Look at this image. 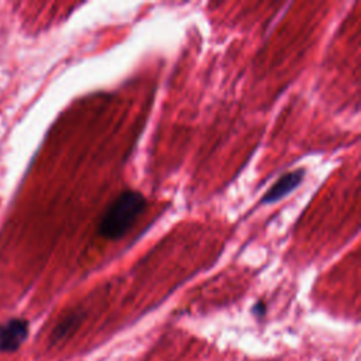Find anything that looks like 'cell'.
I'll return each mask as SVG.
<instances>
[{
	"label": "cell",
	"mask_w": 361,
	"mask_h": 361,
	"mask_svg": "<svg viewBox=\"0 0 361 361\" xmlns=\"http://www.w3.org/2000/svg\"><path fill=\"white\" fill-rule=\"evenodd\" d=\"M28 336V322L13 317L0 323V350L4 353L16 351Z\"/></svg>",
	"instance_id": "cell-2"
},
{
	"label": "cell",
	"mask_w": 361,
	"mask_h": 361,
	"mask_svg": "<svg viewBox=\"0 0 361 361\" xmlns=\"http://www.w3.org/2000/svg\"><path fill=\"white\" fill-rule=\"evenodd\" d=\"M147 207L145 196L138 190H123L106 209L97 233L111 241L123 238Z\"/></svg>",
	"instance_id": "cell-1"
},
{
	"label": "cell",
	"mask_w": 361,
	"mask_h": 361,
	"mask_svg": "<svg viewBox=\"0 0 361 361\" xmlns=\"http://www.w3.org/2000/svg\"><path fill=\"white\" fill-rule=\"evenodd\" d=\"M78 322H79V314H76V313L69 314L68 317H65V319L55 327V330H54V333H52V338H54V340H61V338H63V337L78 324Z\"/></svg>",
	"instance_id": "cell-4"
},
{
	"label": "cell",
	"mask_w": 361,
	"mask_h": 361,
	"mask_svg": "<svg viewBox=\"0 0 361 361\" xmlns=\"http://www.w3.org/2000/svg\"><path fill=\"white\" fill-rule=\"evenodd\" d=\"M254 312L257 313V314H264V312H265V306H264V303H257L255 305V307H254Z\"/></svg>",
	"instance_id": "cell-5"
},
{
	"label": "cell",
	"mask_w": 361,
	"mask_h": 361,
	"mask_svg": "<svg viewBox=\"0 0 361 361\" xmlns=\"http://www.w3.org/2000/svg\"><path fill=\"white\" fill-rule=\"evenodd\" d=\"M303 176H305V169L303 168H299L296 171H292V172H288V173L282 175L267 190V193L261 199V203L269 204V203H275V202L281 200L282 197H285L286 195L293 192L302 183Z\"/></svg>",
	"instance_id": "cell-3"
}]
</instances>
